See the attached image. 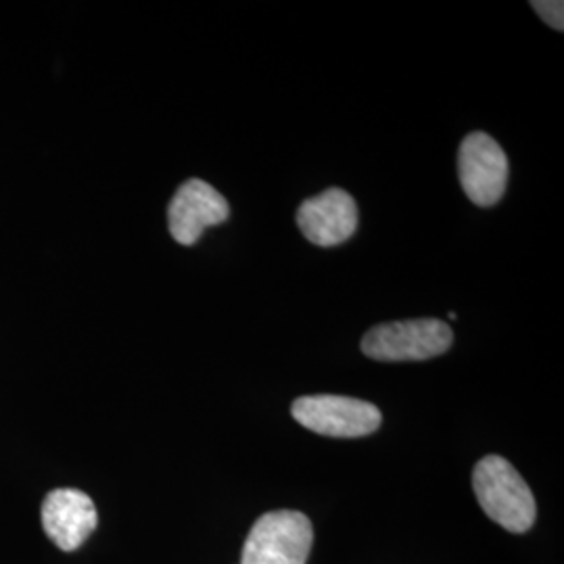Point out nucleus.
<instances>
[{
	"label": "nucleus",
	"mask_w": 564,
	"mask_h": 564,
	"mask_svg": "<svg viewBox=\"0 0 564 564\" xmlns=\"http://www.w3.org/2000/svg\"><path fill=\"white\" fill-rule=\"evenodd\" d=\"M473 489L485 514L510 533H527L538 517L533 491L502 456H485L473 470Z\"/></svg>",
	"instance_id": "f257e3e1"
},
{
	"label": "nucleus",
	"mask_w": 564,
	"mask_h": 564,
	"mask_svg": "<svg viewBox=\"0 0 564 564\" xmlns=\"http://www.w3.org/2000/svg\"><path fill=\"white\" fill-rule=\"evenodd\" d=\"M454 341L447 324L416 318L372 326L362 339V351L377 362H421L445 354Z\"/></svg>",
	"instance_id": "f03ea898"
},
{
	"label": "nucleus",
	"mask_w": 564,
	"mask_h": 564,
	"mask_svg": "<svg viewBox=\"0 0 564 564\" xmlns=\"http://www.w3.org/2000/svg\"><path fill=\"white\" fill-rule=\"evenodd\" d=\"M312 544L314 529L303 512H265L247 535L241 564H305Z\"/></svg>",
	"instance_id": "7ed1b4c3"
},
{
	"label": "nucleus",
	"mask_w": 564,
	"mask_h": 564,
	"mask_svg": "<svg viewBox=\"0 0 564 564\" xmlns=\"http://www.w3.org/2000/svg\"><path fill=\"white\" fill-rule=\"evenodd\" d=\"M297 423L324 437H366L381 426V410L375 403L345 395H305L291 405Z\"/></svg>",
	"instance_id": "20e7f679"
},
{
	"label": "nucleus",
	"mask_w": 564,
	"mask_h": 564,
	"mask_svg": "<svg viewBox=\"0 0 564 564\" xmlns=\"http://www.w3.org/2000/svg\"><path fill=\"white\" fill-rule=\"evenodd\" d=\"M458 176L464 195L479 205L494 207L505 197L508 160L502 147L485 132H473L458 151Z\"/></svg>",
	"instance_id": "39448f33"
},
{
	"label": "nucleus",
	"mask_w": 564,
	"mask_h": 564,
	"mask_svg": "<svg viewBox=\"0 0 564 564\" xmlns=\"http://www.w3.org/2000/svg\"><path fill=\"white\" fill-rule=\"evenodd\" d=\"M230 216V205L212 184L199 178L186 181L176 191L167 207V226L174 241L181 245H195L205 228L226 223Z\"/></svg>",
	"instance_id": "423d86ee"
},
{
	"label": "nucleus",
	"mask_w": 564,
	"mask_h": 564,
	"mask_svg": "<svg viewBox=\"0 0 564 564\" xmlns=\"http://www.w3.org/2000/svg\"><path fill=\"white\" fill-rule=\"evenodd\" d=\"M303 237L318 247H337L358 228V205L343 188H326L297 209Z\"/></svg>",
	"instance_id": "0eeeda50"
},
{
	"label": "nucleus",
	"mask_w": 564,
	"mask_h": 564,
	"mask_svg": "<svg viewBox=\"0 0 564 564\" xmlns=\"http://www.w3.org/2000/svg\"><path fill=\"white\" fill-rule=\"evenodd\" d=\"M97 523V506L78 489H55L42 502V527L51 542L65 552L78 550Z\"/></svg>",
	"instance_id": "6e6552de"
},
{
	"label": "nucleus",
	"mask_w": 564,
	"mask_h": 564,
	"mask_svg": "<svg viewBox=\"0 0 564 564\" xmlns=\"http://www.w3.org/2000/svg\"><path fill=\"white\" fill-rule=\"evenodd\" d=\"M531 7L535 13L556 32L564 30V2L561 0H533Z\"/></svg>",
	"instance_id": "1a4fd4ad"
},
{
	"label": "nucleus",
	"mask_w": 564,
	"mask_h": 564,
	"mask_svg": "<svg viewBox=\"0 0 564 564\" xmlns=\"http://www.w3.org/2000/svg\"><path fill=\"white\" fill-rule=\"evenodd\" d=\"M447 318H449V321H456L458 316H456V312H449V314H447Z\"/></svg>",
	"instance_id": "9d476101"
}]
</instances>
